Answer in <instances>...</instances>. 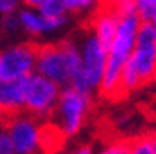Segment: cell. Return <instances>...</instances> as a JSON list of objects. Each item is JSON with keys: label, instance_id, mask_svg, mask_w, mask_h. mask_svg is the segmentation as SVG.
<instances>
[{"label": "cell", "instance_id": "cell-1", "mask_svg": "<svg viewBox=\"0 0 156 154\" xmlns=\"http://www.w3.org/2000/svg\"><path fill=\"white\" fill-rule=\"evenodd\" d=\"M140 19L135 14L134 9L123 12L118 16V28L116 35L113 40L111 47L108 49L106 54V68L102 75V82L99 87L101 97L108 100H118V85H120V76L128 57L134 50L135 37L139 31Z\"/></svg>", "mask_w": 156, "mask_h": 154}, {"label": "cell", "instance_id": "cell-2", "mask_svg": "<svg viewBox=\"0 0 156 154\" xmlns=\"http://www.w3.org/2000/svg\"><path fill=\"white\" fill-rule=\"evenodd\" d=\"M153 80H156V35L151 23H140L134 50L120 76L118 100Z\"/></svg>", "mask_w": 156, "mask_h": 154}, {"label": "cell", "instance_id": "cell-3", "mask_svg": "<svg viewBox=\"0 0 156 154\" xmlns=\"http://www.w3.org/2000/svg\"><path fill=\"white\" fill-rule=\"evenodd\" d=\"M35 68L38 75L56 83L57 87H75L82 73L80 49L71 40L57 44H38Z\"/></svg>", "mask_w": 156, "mask_h": 154}, {"label": "cell", "instance_id": "cell-4", "mask_svg": "<svg viewBox=\"0 0 156 154\" xmlns=\"http://www.w3.org/2000/svg\"><path fill=\"white\" fill-rule=\"evenodd\" d=\"M90 111H92V94H85L76 88L68 87L59 94L56 109L50 120L61 127L66 137H73L83 128Z\"/></svg>", "mask_w": 156, "mask_h": 154}, {"label": "cell", "instance_id": "cell-5", "mask_svg": "<svg viewBox=\"0 0 156 154\" xmlns=\"http://www.w3.org/2000/svg\"><path fill=\"white\" fill-rule=\"evenodd\" d=\"M0 128L7 132L14 154H42L40 149V120L19 111L2 114Z\"/></svg>", "mask_w": 156, "mask_h": 154}, {"label": "cell", "instance_id": "cell-6", "mask_svg": "<svg viewBox=\"0 0 156 154\" xmlns=\"http://www.w3.org/2000/svg\"><path fill=\"white\" fill-rule=\"evenodd\" d=\"M61 90L56 83L44 78L42 75H28L24 85L23 111L35 116L37 120H50L56 109Z\"/></svg>", "mask_w": 156, "mask_h": 154}, {"label": "cell", "instance_id": "cell-7", "mask_svg": "<svg viewBox=\"0 0 156 154\" xmlns=\"http://www.w3.org/2000/svg\"><path fill=\"white\" fill-rule=\"evenodd\" d=\"M106 54L108 52L101 47L97 38L90 31L87 35V38L83 40V47L80 50V57H82L80 80L71 88H76L85 94H92L94 90H99L102 75H104V68H106Z\"/></svg>", "mask_w": 156, "mask_h": 154}, {"label": "cell", "instance_id": "cell-8", "mask_svg": "<svg viewBox=\"0 0 156 154\" xmlns=\"http://www.w3.org/2000/svg\"><path fill=\"white\" fill-rule=\"evenodd\" d=\"M37 47L38 44L28 42L16 45L5 52H0V82H12L31 75L37 57Z\"/></svg>", "mask_w": 156, "mask_h": 154}, {"label": "cell", "instance_id": "cell-9", "mask_svg": "<svg viewBox=\"0 0 156 154\" xmlns=\"http://www.w3.org/2000/svg\"><path fill=\"white\" fill-rule=\"evenodd\" d=\"M26 76L12 80V82H0V109H2V113L9 114V113L23 111Z\"/></svg>", "mask_w": 156, "mask_h": 154}, {"label": "cell", "instance_id": "cell-10", "mask_svg": "<svg viewBox=\"0 0 156 154\" xmlns=\"http://www.w3.org/2000/svg\"><path fill=\"white\" fill-rule=\"evenodd\" d=\"M66 135L61 130V127L52 120L40 121V149L42 154H56L59 152L64 144H66Z\"/></svg>", "mask_w": 156, "mask_h": 154}, {"label": "cell", "instance_id": "cell-11", "mask_svg": "<svg viewBox=\"0 0 156 154\" xmlns=\"http://www.w3.org/2000/svg\"><path fill=\"white\" fill-rule=\"evenodd\" d=\"M17 21L30 33H44V31H52V30L62 26L66 23V17H44L42 14L23 11L19 12Z\"/></svg>", "mask_w": 156, "mask_h": 154}, {"label": "cell", "instance_id": "cell-12", "mask_svg": "<svg viewBox=\"0 0 156 154\" xmlns=\"http://www.w3.org/2000/svg\"><path fill=\"white\" fill-rule=\"evenodd\" d=\"M66 12H71L73 16H82V14H92L101 5V0H64Z\"/></svg>", "mask_w": 156, "mask_h": 154}, {"label": "cell", "instance_id": "cell-13", "mask_svg": "<svg viewBox=\"0 0 156 154\" xmlns=\"http://www.w3.org/2000/svg\"><path fill=\"white\" fill-rule=\"evenodd\" d=\"M40 12L44 17H66L64 0H44L40 5Z\"/></svg>", "mask_w": 156, "mask_h": 154}, {"label": "cell", "instance_id": "cell-14", "mask_svg": "<svg viewBox=\"0 0 156 154\" xmlns=\"http://www.w3.org/2000/svg\"><path fill=\"white\" fill-rule=\"evenodd\" d=\"M134 11L140 23H151L156 12V0H134Z\"/></svg>", "mask_w": 156, "mask_h": 154}, {"label": "cell", "instance_id": "cell-15", "mask_svg": "<svg viewBox=\"0 0 156 154\" xmlns=\"http://www.w3.org/2000/svg\"><path fill=\"white\" fill-rule=\"evenodd\" d=\"M130 154H154L151 135H139L135 138H130Z\"/></svg>", "mask_w": 156, "mask_h": 154}, {"label": "cell", "instance_id": "cell-16", "mask_svg": "<svg viewBox=\"0 0 156 154\" xmlns=\"http://www.w3.org/2000/svg\"><path fill=\"white\" fill-rule=\"evenodd\" d=\"M99 154H130V138H115Z\"/></svg>", "mask_w": 156, "mask_h": 154}, {"label": "cell", "instance_id": "cell-17", "mask_svg": "<svg viewBox=\"0 0 156 154\" xmlns=\"http://www.w3.org/2000/svg\"><path fill=\"white\" fill-rule=\"evenodd\" d=\"M0 154H14V149H12V144L7 133H0Z\"/></svg>", "mask_w": 156, "mask_h": 154}, {"label": "cell", "instance_id": "cell-18", "mask_svg": "<svg viewBox=\"0 0 156 154\" xmlns=\"http://www.w3.org/2000/svg\"><path fill=\"white\" fill-rule=\"evenodd\" d=\"M17 7V0H0V14H11L14 9Z\"/></svg>", "mask_w": 156, "mask_h": 154}, {"label": "cell", "instance_id": "cell-19", "mask_svg": "<svg viewBox=\"0 0 156 154\" xmlns=\"http://www.w3.org/2000/svg\"><path fill=\"white\" fill-rule=\"evenodd\" d=\"M69 154H94V151H92V145L85 144V145H80V147H76L75 151H71Z\"/></svg>", "mask_w": 156, "mask_h": 154}, {"label": "cell", "instance_id": "cell-20", "mask_svg": "<svg viewBox=\"0 0 156 154\" xmlns=\"http://www.w3.org/2000/svg\"><path fill=\"white\" fill-rule=\"evenodd\" d=\"M23 2H24L26 5H30V7H40L44 0H23Z\"/></svg>", "mask_w": 156, "mask_h": 154}, {"label": "cell", "instance_id": "cell-21", "mask_svg": "<svg viewBox=\"0 0 156 154\" xmlns=\"http://www.w3.org/2000/svg\"><path fill=\"white\" fill-rule=\"evenodd\" d=\"M151 144H153V152L156 154V133L151 135Z\"/></svg>", "mask_w": 156, "mask_h": 154}, {"label": "cell", "instance_id": "cell-22", "mask_svg": "<svg viewBox=\"0 0 156 154\" xmlns=\"http://www.w3.org/2000/svg\"><path fill=\"white\" fill-rule=\"evenodd\" d=\"M2 114H4V113H2V109H0V120H2Z\"/></svg>", "mask_w": 156, "mask_h": 154}]
</instances>
